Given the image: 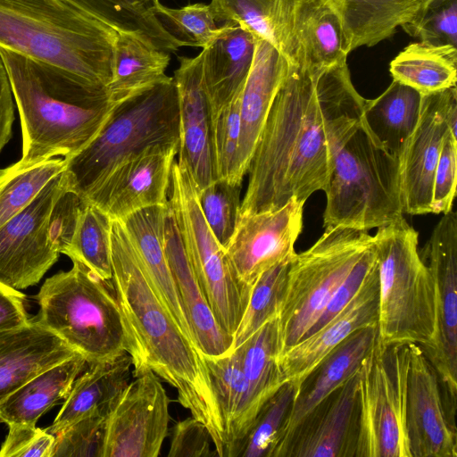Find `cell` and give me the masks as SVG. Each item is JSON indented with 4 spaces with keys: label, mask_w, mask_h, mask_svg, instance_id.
<instances>
[{
    "label": "cell",
    "mask_w": 457,
    "mask_h": 457,
    "mask_svg": "<svg viewBox=\"0 0 457 457\" xmlns=\"http://www.w3.org/2000/svg\"><path fill=\"white\" fill-rule=\"evenodd\" d=\"M376 262V246L373 239V243L364 251L350 273L338 287L319 319L303 337L312 335L320 328L349 303L357 294L363 280Z\"/></svg>",
    "instance_id": "cell-51"
},
{
    "label": "cell",
    "mask_w": 457,
    "mask_h": 457,
    "mask_svg": "<svg viewBox=\"0 0 457 457\" xmlns=\"http://www.w3.org/2000/svg\"><path fill=\"white\" fill-rule=\"evenodd\" d=\"M111 250V282L135 345L133 370L148 368L174 387L179 403L205 425L223 457L225 430L204 355L159 299L119 220H112Z\"/></svg>",
    "instance_id": "cell-2"
},
{
    "label": "cell",
    "mask_w": 457,
    "mask_h": 457,
    "mask_svg": "<svg viewBox=\"0 0 457 457\" xmlns=\"http://www.w3.org/2000/svg\"><path fill=\"white\" fill-rule=\"evenodd\" d=\"M377 334V324L355 331L335 348L305 379L284 420L271 457H283L290 439L303 420L358 371Z\"/></svg>",
    "instance_id": "cell-22"
},
{
    "label": "cell",
    "mask_w": 457,
    "mask_h": 457,
    "mask_svg": "<svg viewBox=\"0 0 457 457\" xmlns=\"http://www.w3.org/2000/svg\"><path fill=\"white\" fill-rule=\"evenodd\" d=\"M435 285V332L422 349L445 386L453 411L457 393V215L444 214L420 251Z\"/></svg>",
    "instance_id": "cell-13"
},
{
    "label": "cell",
    "mask_w": 457,
    "mask_h": 457,
    "mask_svg": "<svg viewBox=\"0 0 457 457\" xmlns=\"http://www.w3.org/2000/svg\"><path fill=\"white\" fill-rule=\"evenodd\" d=\"M457 138L449 133L443 143L434 174L432 213L445 214L452 211L456 195Z\"/></svg>",
    "instance_id": "cell-49"
},
{
    "label": "cell",
    "mask_w": 457,
    "mask_h": 457,
    "mask_svg": "<svg viewBox=\"0 0 457 457\" xmlns=\"http://www.w3.org/2000/svg\"><path fill=\"white\" fill-rule=\"evenodd\" d=\"M158 145H179V98L172 77L120 102L95 139L64 158L61 183L84 201L120 164Z\"/></svg>",
    "instance_id": "cell-5"
},
{
    "label": "cell",
    "mask_w": 457,
    "mask_h": 457,
    "mask_svg": "<svg viewBox=\"0 0 457 457\" xmlns=\"http://www.w3.org/2000/svg\"><path fill=\"white\" fill-rule=\"evenodd\" d=\"M170 54L160 49L139 30H117L113 45L112 79L107 87L112 101L126 98L170 79L165 71Z\"/></svg>",
    "instance_id": "cell-30"
},
{
    "label": "cell",
    "mask_w": 457,
    "mask_h": 457,
    "mask_svg": "<svg viewBox=\"0 0 457 457\" xmlns=\"http://www.w3.org/2000/svg\"><path fill=\"white\" fill-rule=\"evenodd\" d=\"M207 428L193 416L178 421L172 428L169 457L218 456Z\"/></svg>",
    "instance_id": "cell-52"
},
{
    "label": "cell",
    "mask_w": 457,
    "mask_h": 457,
    "mask_svg": "<svg viewBox=\"0 0 457 457\" xmlns=\"http://www.w3.org/2000/svg\"><path fill=\"white\" fill-rule=\"evenodd\" d=\"M72 262L70 270L44 282L37 295L40 310L36 319L87 364L123 353L132 357L134 341L111 280L99 278L78 261Z\"/></svg>",
    "instance_id": "cell-6"
},
{
    "label": "cell",
    "mask_w": 457,
    "mask_h": 457,
    "mask_svg": "<svg viewBox=\"0 0 457 457\" xmlns=\"http://www.w3.org/2000/svg\"><path fill=\"white\" fill-rule=\"evenodd\" d=\"M87 363L76 353L33 377L0 403V421L8 426L36 425L44 413L68 396Z\"/></svg>",
    "instance_id": "cell-33"
},
{
    "label": "cell",
    "mask_w": 457,
    "mask_h": 457,
    "mask_svg": "<svg viewBox=\"0 0 457 457\" xmlns=\"http://www.w3.org/2000/svg\"><path fill=\"white\" fill-rule=\"evenodd\" d=\"M291 259L269 269L252 287L246 309L233 337V349L278 317Z\"/></svg>",
    "instance_id": "cell-42"
},
{
    "label": "cell",
    "mask_w": 457,
    "mask_h": 457,
    "mask_svg": "<svg viewBox=\"0 0 457 457\" xmlns=\"http://www.w3.org/2000/svg\"><path fill=\"white\" fill-rule=\"evenodd\" d=\"M174 71L179 110L178 162L197 192L217 180L212 150V116L203 79V53L179 57Z\"/></svg>",
    "instance_id": "cell-18"
},
{
    "label": "cell",
    "mask_w": 457,
    "mask_h": 457,
    "mask_svg": "<svg viewBox=\"0 0 457 457\" xmlns=\"http://www.w3.org/2000/svg\"><path fill=\"white\" fill-rule=\"evenodd\" d=\"M358 417L357 371L303 420L283 457H354Z\"/></svg>",
    "instance_id": "cell-21"
},
{
    "label": "cell",
    "mask_w": 457,
    "mask_h": 457,
    "mask_svg": "<svg viewBox=\"0 0 457 457\" xmlns=\"http://www.w3.org/2000/svg\"><path fill=\"white\" fill-rule=\"evenodd\" d=\"M252 66L240 94L238 167L244 179L272 103L290 68L267 41L254 36Z\"/></svg>",
    "instance_id": "cell-25"
},
{
    "label": "cell",
    "mask_w": 457,
    "mask_h": 457,
    "mask_svg": "<svg viewBox=\"0 0 457 457\" xmlns=\"http://www.w3.org/2000/svg\"><path fill=\"white\" fill-rule=\"evenodd\" d=\"M347 59L290 65L251 158L239 216L277 210L325 190L334 158L363 119Z\"/></svg>",
    "instance_id": "cell-1"
},
{
    "label": "cell",
    "mask_w": 457,
    "mask_h": 457,
    "mask_svg": "<svg viewBox=\"0 0 457 457\" xmlns=\"http://www.w3.org/2000/svg\"><path fill=\"white\" fill-rule=\"evenodd\" d=\"M278 335L276 317L238 346L246 385L245 402L224 457H235L261 409L285 384L278 363Z\"/></svg>",
    "instance_id": "cell-27"
},
{
    "label": "cell",
    "mask_w": 457,
    "mask_h": 457,
    "mask_svg": "<svg viewBox=\"0 0 457 457\" xmlns=\"http://www.w3.org/2000/svg\"><path fill=\"white\" fill-rule=\"evenodd\" d=\"M21 120L25 162L67 158L90 144L119 104L107 88L0 48Z\"/></svg>",
    "instance_id": "cell-3"
},
{
    "label": "cell",
    "mask_w": 457,
    "mask_h": 457,
    "mask_svg": "<svg viewBox=\"0 0 457 457\" xmlns=\"http://www.w3.org/2000/svg\"><path fill=\"white\" fill-rule=\"evenodd\" d=\"M222 33L203 53V79L213 118L242 90L254 55V36L238 24Z\"/></svg>",
    "instance_id": "cell-29"
},
{
    "label": "cell",
    "mask_w": 457,
    "mask_h": 457,
    "mask_svg": "<svg viewBox=\"0 0 457 457\" xmlns=\"http://www.w3.org/2000/svg\"><path fill=\"white\" fill-rule=\"evenodd\" d=\"M405 32L420 41L457 46V0H437Z\"/></svg>",
    "instance_id": "cell-48"
},
{
    "label": "cell",
    "mask_w": 457,
    "mask_h": 457,
    "mask_svg": "<svg viewBox=\"0 0 457 457\" xmlns=\"http://www.w3.org/2000/svg\"><path fill=\"white\" fill-rule=\"evenodd\" d=\"M153 12L164 29L182 46L202 49L209 46L223 31L218 25L210 5L204 3L171 8L154 0Z\"/></svg>",
    "instance_id": "cell-41"
},
{
    "label": "cell",
    "mask_w": 457,
    "mask_h": 457,
    "mask_svg": "<svg viewBox=\"0 0 457 457\" xmlns=\"http://www.w3.org/2000/svg\"><path fill=\"white\" fill-rule=\"evenodd\" d=\"M132 366L129 353L88 364L87 370L74 381L47 431L54 435L93 411H108L111 403L129 384Z\"/></svg>",
    "instance_id": "cell-32"
},
{
    "label": "cell",
    "mask_w": 457,
    "mask_h": 457,
    "mask_svg": "<svg viewBox=\"0 0 457 457\" xmlns=\"http://www.w3.org/2000/svg\"><path fill=\"white\" fill-rule=\"evenodd\" d=\"M409 344L377 337L358 370V434L354 457H411L406 432Z\"/></svg>",
    "instance_id": "cell-10"
},
{
    "label": "cell",
    "mask_w": 457,
    "mask_h": 457,
    "mask_svg": "<svg viewBox=\"0 0 457 457\" xmlns=\"http://www.w3.org/2000/svg\"><path fill=\"white\" fill-rule=\"evenodd\" d=\"M422 96L393 80L377 98L366 99L363 120L383 147L399 157L420 115Z\"/></svg>",
    "instance_id": "cell-35"
},
{
    "label": "cell",
    "mask_w": 457,
    "mask_h": 457,
    "mask_svg": "<svg viewBox=\"0 0 457 457\" xmlns=\"http://www.w3.org/2000/svg\"><path fill=\"white\" fill-rule=\"evenodd\" d=\"M132 377L109 407L102 457H157L168 435L170 399L161 378L148 368Z\"/></svg>",
    "instance_id": "cell-12"
},
{
    "label": "cell",
    "mask_w": 457,
    "mask_h": 457,
    "mask_svg": "<svg viewBox=\"0 0 457 457\" xmlns=\"http://www.w3.org/2000/svg\"><path fill=\"white\" fill-rule=\"evenodd\" d=\"M86 203L61 183L48 218V236L52 245L60 253L69 249L81 211Z\"/></svg>",
    "instance_id": "cell-47"
},
{
    "label": "cell",
    "mask_w": 457,
    "mask_h": 457,
    "mask_svg": "<svg viewBox=\"0 0 457 457\" xmlns=\"http://www.w3.org/2000/svg\"><path fill=\"white\" fill-rule=\"evenodd\" d=\"M8 434L0 447V457H51L54 434L36 425H9Z\"/></svg>",
    "instance_id": "cell-50"
},
{
    "label": "cell",
    "mask_w": 457,
    "mask_h": 457,
    "mask_svg": "<svg viewBox=\"0 0 457 457\" xmlns=\"http://www.w3.org/2000/svg\"><path fill=\"white\" fill-rule=\"evenodd\" d=\"M117 29L65 0H0V48L107 88Z\"/></svg>",
    "instance_id": "cell-4"
},
{
    "label": "cell",
    "mask_w": 457,
    "mask_h": 457,
    "mask_svg": "<svg viewBox=\"0 0 457 457\" xmlns=\"http://www.w3.org/2000/svg\"><path fill=\"white\" fill-rule=\"evenodd\" d=\"M204 362L224 426L226 452L245 402L246 385L241 351L237 347L227 355L204 356Z\"/></svg>",
    "instance_id": "cell-40"
},
{
    "label": "cell",
    "mask_w": 457,
    "mask_h": 457,
    "mask_svg": "<svg viewBox=\"0 0 457 457\" xmlns=\"http://www.w3.org/2000/svg\"><path fill=\"white\" fill-rule=\"evenodd\" d=\"M419 1H420V7H419V10H418L417 13L415 14L414 18L412 19V21L411 22H409L402 27L404 31H407L408 29H411L413 26H415L420 21V20L424 15V13L428 9V7L431 4H433L435 2H436L437 0H419Z\"/></svg>",
    "instance_id": "cell-56"
},
{
    "label": "cell",
    "mask_w": 457,
    "mask_h": 457,
    "mask_svg": "<svg viewBox=\"0 0 457 457\" xmlns=\"http://www.w3.org/2000/svg\"><path fill=\"white\" fill-rule=\"evenodd\" d=\"M24 306V295L0 283V331L24 326L29 322Z\"/></svg>",
    "instance_id": "cell-53"
},
{
    "label": "cell",
    "mask_w": 457,
    "mask_h": 457,
    "mask_svg": "<svg viewBox=\"0 0 457 457\" xmlns=\"http://www.w3.org/2000/svg\"><path fill=\"white\" fill-rule=\"evenodd\" d=\"M76 353L36 318L0 331V403L33 377Z\"/></svg>",
    "instance_id": "cell-26"
},
{
    "label": "cell",
    "mask_w": 457,
    "mask_h": 457,
    "mask_svg": "<svg viewBox=\"0 0 457 457\" xmlns=\"http://www.w3.org/2000/svg\"><path fill=\"white\" fill-rule=\"evenodd\" d=\"M112 220L97 206L85 204L71 244L65 253L99 278L111 280Z\"/></svg>",
    "instance_id": "cell-39"
},
{
    "label": "cell",
    "mask_w": 457,
    "mask_h": 457,
    "mask_svg": "<svg viewBox=\"0 0 457 457\" xmlns=\"http://www.w3.org/2000/svg\"><path fill=\"white\" fill-rule=\"evenodd\" d=\"M62 157L22 160L0 169V228L26 208L43 187L64 170Z\"/></svg>",
    "instance_id": "cell-38"
},
{
    "label": "cell",
    "mask_w": 457,
    "mask_h": 457,
    "mask_svg": "<svg viewBox=\"0 0 457 457\" xmlns=\"http://www.w3.org/2000/svg\"><path fill=\"white\" fill-rule=\"evenodd\" d=\"M163 245L168 264L196 344L206 357L233 351V337L216 321L189 262L175 216L168 203L163 220Z\"/></svg>",
    "instance_id": "cell-24"
},
{
    "label": "cell",
    "mask_w": 457,
    "mask_h": 457,
    "mask_svg": "<svg viewBox=\"0 0 457 457\" xmlns=\"http://www.w3.org/2000/svg\"><path fill=\"white\" fill-rule=\"evenodd\" d=\"M312 0H211L218 25L238 24L275 47L290 63L301 61L299 27Z\"/></svg>",
    "instance_id": "cell-23"
},
{
    "label": "cell",
    "mask_w": 457,
    "mask_h": 457,
    "mask_svg": "<svg viewBox=\"0 0 457 457\" xmlns=\"http://www.w3.org/2000/svg\"><path fill=\"white\" fill-rule=\"evenodd\" d=\"M456 87L422 96L417 124L398 157L403 213L432 211L434 174L445 137L446 112Z\"/></svg>",
    "instance_id": "cell-17"
},
{
    "label": "cell",
    "mask_w": 457,
    "mask_h": 457,
    "mask_svg": "<svg viewBox=\"0 0 457 457\" xmlns=\"http://www.w3.org/2000/svg\"><path fill=\"white\" fill-rule=\"evenodd\" d=\"M13 121V96L5 67L0 58V152L12 137Z\"/></svg>",
    "instance_id": "cell-54"
},
{
    "label": "cell",
    "mask_w": 457,
    "mask_h": 457,
    "mask_svg": "<svg viewBox=\"0 0 457 457\" xmlns=\"http://www.w3.org/2000/svg\"><path fill=\"white\" fill-rule=\"evenodd\" d=\"M393 80L421 96L456 87L457 46L414 42L404 47L389 64Z\"/></svg>",
    "instance_id": "cell-34"
},
{
    "label": "cell",
    "mask_w": 457,
    "mask_h": 457,
    "mask_svg": "<svg viewBox=\"0 0 457 457\" xmlns=\"http://www.w3.org/2000/svg\"><path fill=\"white\" fill-rule=\"evenodd\" d=\"M166 208L167 205L147 207L119 220L121 221L159 299L184 334L196 344L164 250L163 220Z\"/></svg>",
    "instance_id": "cell-28"
},
{
    "label": "cell",
    "mask_w": 457,
    "mask_h": 457,
    "mask_svg": "<svg viewBox=\"0 0 457 457\" xmlns=\"http://www.w3.org/2000/svg\"><path fill=\"white\" fill-rule=\"evenodd\" d=\"M107 412L93 411L55 433L51 457H102Z\"/></svg>",
    "instance_id": "cell-46"
},
{
    "label": "cell",
    "mask_w": 457,
    "mask_h": 457,
    "mask_svg": "<svg viewBox=\"0 0 457 457\" xmlns=\"http://www.w3.org/2000/svg\"><path fill=\"white\" fill-rule=\"evenodd\" d=\"M323 227L368 231L403 217L398 158L364 120L337 152L326 188Z\"/></svg>",
    "instance_id": "cell-7"
},
{
    "label": "cell",
    "mask_w": 457,
    "mask_h": 457,
    "mask_svg": "<svg viewBox=\"0 0 457 457\" xmlns=\"http://www.w3.org/2000/svg\"><path fill=\"white\" fill-rule=\"evenodd\" d=\"M303 204L292 198L277 210L238 216L225 251L242 284L252 289L265 271L296 253Z\"/></svg>",
    "instance_id": "cell-14"
},
{
    "label": "cell",
    "mask_w": 457,
    "mask_h": 457,
    "mask_svg": "<svg viewBox=\"0 0 457 457\" xmlns=\"http://www.w3.org/2000/svg\"><path fill=\"white\" fill-rule=\"evenodd\" d=\"M179 145L151 146L114 169L84 200L112 220L169 203L171 167Z\"/></svg>",
    "instance_id": "cell-16"
},
{
    "label": "cell",
    "mask_w": 457,
    "mask_h": 457,
    "mask_svg": "<svg viewBox=\"0 0 457 457\" xmlns=\"http://www.w3.org/2000/svg\"><path fill=\"white\" fill-rule=\"evenodd\" d=\"M241 185L217 179L197 192L201 212L213 236L224 248L238 220Z\"/></svg>",
    "instance_id": "cell-44"
},
{
    "label": "cell",
    "mask_w": 457,
    "mask_h": 457,
    "mask_svg": "<svg viewBox=\"0 0 457 457\" xmlns=\"http://www.w3.org/2000/svg\"><path fill=\"white\" fill-rule=\"evenodd\" d=\"M406 432L411 457H456L455 427L448 421L437 374L417 344H409Z\"/></svg>",
    "instance_id": "cell-19"
},
{
    "label": "cell",
    "mask_w": 457,
    "mask_h": 457,
    "mask_svg": "<svg viewBox=\"0 0 457 457\" xmlns=\"http://www.w3.org/2000/svg\"><path fill=\"white\" fill-rule=\"evenodd\" d=\"M241 91L212 120V150L217 179L237 184H242L243 180L238 167Z\"/></svg>",
    "instance_id": "cell-45"
},
{
    "label": "cell",
    "mask_w": 457,
    "mask_h": 457,
    "mask_svg": "<svg viewBox=\"0 0 457 457\" xmlns=\"http://www.w3.org/2000/svg\"><path fill=\"white\" fill-rule=\"evenodd\" d=\"M372 243L367 231L327 228L308 250L293 256L278 313V358L304 337Z\"/></svg>",
    "instance_id": "cell-9"
},
{
    "label": "cell",
    "mask_w": 457,
    "mask_h": 457,
    "mask_svg": "<svg viewBox=\"0 0 457 457\" xmlns=\"http://www.w3.org/2000/svg\"><path fill=\"white\" fill-rule=\"evenodd\" d=\"M379 278L378 260L349 303L312 335L287 348L278 363L284 383L299 389L322 361L355 331L378 324Z\"/></svg>",
    "instance_id": "cell-20"
},
{
    "label": "cell",
    "mask_w": 457,
    "mask_h": 457,
    "mask_svg": "<svg viewBox=\"0 0 457 457\" xmlns=\"http://www.w3.org/2000/svg\"><path fill=\"white\" fill-rule=\"evenodd\" d=\"M60 189V175L0 228V283L17 290L37 284L60 253L48 236V218Z\"/></svg>",
    "instance_id": "cell-15"
},
{
    "label": "cell",
    "mask_w": 457,
    "mask_h": 457,
    "mask_svg": "<svg viewBox=\"0 0 457 457\" xmlns=\"http://www.w3.org/2000/svg\"><path fill=\"white\" fill-rule=\"evenodd\" d=\"M301 61L298 65L326 67L349 54L338 18L325 0H312L299 27Z\"/></svg>",
    "instance_id": "cell-36"
},
{
    "label": "cell",
    "mask_w": 457,
    "mask_h": 457,
    "mask_svg": "<svg viewBox=\"0 0 457 457\" xmlns=\"http://www.w3.org/2000/svg\"><path fill=\"white\" fill-rule=\"evenodd\" d=\"M169 204L212 312L221 329L234 337L252 289L236 277L225 248L213 236L201 212L197 191L189 173L176 160L171 167Z\"/></svg>",
    "instance_id": "cell-11"
},
{
    "label": "cell",
    "mask_w": 457,
    "mask_h": 457,
    "mask_svg": "<svg viewBox=\"0 0 457 457\" xmlns=\"http://www.w3.org/2000/svg\"><path fill=\"white\" fill-rule=\"evenodd\" d=\"M338 18L350 54L370 47L392 37L411 22L419 0H325Z\"/></svg>",
    "instance_id": "cell-31"
},
{
    "label": "cell",
    "mask_w": 457,
    "mask_h": 457,
    "mask_svg": "<svg viewBox=\"0 0 457 457\" xmlns=\"http://www.w3.org/2000/svg\"><path fill=\"white\" fill-rule=\"evenodd\" d=\"M299 390L287 382L268 400L239 444L235 457H271L284 420Z\"/></svg>",
    "instance_id": "cell-43"
},
{
    "label": "cell",
    "mask_w": 457,
    "mask_h": 457,
    "mask_svg": "<svg viewBox=\"0 0 457 457\" xmlns=\"http://www.w3.org/2000/svg\"><path fill=\"white\" fill-rule=\"evenodd\" d=\"M418 232L401 217L373 236L378 266V338L428 347L435 332V285L418 252Z\"/></svg>",
    "instance_id": "cell-8"
},
{
    "label": "cell",
    "mask_w": 457,
    "mask_h": 457,
    "mask_svg": "<svg viewBox=\"0 0 457 457\" xmlns=\"http://www.w3.org/2000/svg\"><path fill=\"white\" fill-rule=\"evenodd\" d=\"M446 120L451 135L457 138V95L453 96L449 104Z\"/></svg>",
    "instance_id": "cell-55"
},
{
    "label": "cell",
    "mask_w": 457,
    "mask_h": 457,
    "mask_svg": "<svg viewBox=\"0 0 457 457\" xmlns=\"http://www.w3.org/2000/svg\"><path fill=\"white\" fill-rule=\"evenodd\" d=\"M111 25L117 30H139L168 53H176L179 44L162 27L153 12L154 0H65Z\"/></svg>",
    "instance_id": "cell-37"
}]
</instances>
